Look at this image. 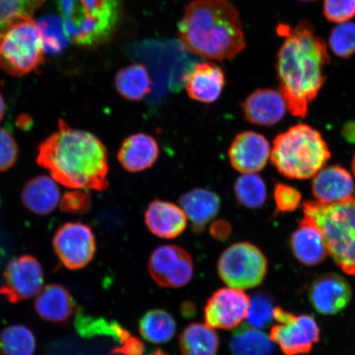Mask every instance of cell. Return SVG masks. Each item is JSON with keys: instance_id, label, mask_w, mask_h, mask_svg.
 Returning <instances> with one entry per match:
<instances>
[{"instance_id": "cell-1", "label": "cell", "mask_w": 355, "mask_h": 355, "mask_svg": "<svg viewBox=\"0 0 355 355\" xmlns=\"http://www.w3.org/2000/svg\"><path fill=\"white\" fill-rule=\"evenodd\" d=\"M277 32L285 38L277 55L279 93L294 116L305 118L310 104L325 84L329 52L308 21L302 20L295 26L279 24Z\"/></svg>"}, {"instance_id": "cell-2", "label": "cell", "mask_w": 355, "mask_h": 355, "mask_svg": "<svg viewBox=\"0 0 355 355\" xmlns=\"http://www.w3.org/2000/svg\"><path fill=\"white\" fill-rule=\"evenodd\" d=\"M37 163L58 184L71 189L109 187L107 152L92 133L75 130L60 119L58 130L39 146Z\"/></svg>"}, {"instance_id": "cell-3", "label": "cell", "mask_w": 355, "mask_h": 355, "mask_svg": "<svg viewBox=\"0 0 355 355\" xmlns=\"http://www.w3.org/2000/svg\"><path fill=\"white\" fill-rule=\"evenodd\" d=\"M186 50L204 59L233 60L246 47L241 16L229 0H193L179 24Z\"/></svg>"}, {"instance_id": "cell-4", "label": "cell", "mask_w": 355, "mask_h": 355, "mask_svg": "<svg viewBox=\"0 0 355 355\" xmlns=\"http://www.w3.org/2000/svg\"><path fill=\"white\" fill-rule=\"evenodd\" d=\"M331 157L321 132L305 123L291 127L273 141L270 159L279 174L291 180H309Z\"/></svg>"}, {"instance_id": "cell-5", "label": "cell", "mask_w": 355, "mask_h": 355, "mask_svg": "<svg viewBox=\"0 0 355 355\" xmlns=\"http://www.w3.org/2000/svg\"><path fill=\"white\" fill-rule=\"evenodd\" d=\"M304 218L320 230L328 254L349 276H355V193L335 203L307 201Z\"/></svg>"}, {"instance_id": "cell-6", "label": "cell", "mask_w": 355, "mask_h": 355, "mask_svg": "<svg viewBox=\"0 0 355 355\" xmlns=\"http://www.w3.org/2000/svg\"><path fill=\"white\" fill-rule=\"evenodd\" d=\"M57 3L67 37L79 46L105 43L121 19L119 0H57Z\"/></svg>"}, {"instance_id": "cell-7", "label": "cell", "mask_w": 355, "mask_h": 355, "mask_svg": "<svg viewBox=\"0 0 355 355\" xmlns=\"http://www.w3.org/2000/svg\"><path fill=\"white\" fill-rule=\"evenodd\" d=\"M44 53L41 30L33 19L17 21L0 35V68L12 76L37 71Z\"/></svg>"}, {"instance_id": "cell-8", "label": "cell", "mask_w": 355, "mask_h": 355, "mask_svg": "<svg viewBox=\"0 0 355 355\" xmlns=\"http://www.w3.org/2000/svg\"><path fill=\"white\" fill-rule=\"evenodd\" d=\"M268 261L259 247L248 242L235 243L222 252L217 272L228 287L248 290L259 286L268 273Z\"/></svg>"}, {"instance_id": "cell-9", "label": "cell", "mask_w": 355, "mask_h": 355, "mask_svg": "<svg viewBox=\"0 0 355 355\" xmlns=\"http://www.w3.org/2000/svg\"><path fill=\"white\" fill-rule=\"evenodd\" d=\"M273 318L277 324L270 329V338L286 355L309 354L320 340V328L309 315H295L277 307Z\"/></svg>"}, {"instance_id": "cell-10", "label": "cell", "mask_w": 355, "mask_h": 355, "mask_svg": "<svg viewBox=\"0 0 355 355\" xmlns=\"http://www.w3.org/2000/svg\"><path fill=\"white\" fill-rule=\"evenodd\" d=\"M53 245L61 263L72 270L85 268L92 261L96 250L95 235L90 226L81 222L61 226Z\"/></svg>"}, {"instance_id": "cell-11", "label": "cell", "mask_w": 355, "mask_h": 355, "mask_svg": "<svg viewBox=\"0 0 355 355\" xmlns=\"http://www.w3.org/2000/svg\"><path fill=\"white\" fill-rule=\"evenodd\" d=\"M150 277L159 286L181 288L193 277L194 266L189 252L179 246L163 245L155 250L148 261Z\"/></svg>"}, {"instance_id": "cell-12", "label": "cell", "mask_w": 355, "mask_h": 355, "mask_svg": "<svg viewBox=\"0 0 355 355\" xmlns=\"http://www.w3.org/2000/svg\"><path fill=\"white\" fill-rule=\"evenodd\" d=\"M250 302V297L242 290L219 288L208 299L204 309L207 325L213 329H234L245 320Z\"/></svg>"}, {"instance_id": "cell-13", "label": "cell", "mask_w": 355, "mask_h": 355, "mask_svg": "<svg viewBox=\"0 0 355 355\" xmlns=\"http://www.w3.org/2000/svg\"><path fill=\"white\" fill-rule=\"evenodd\" d=\"M43 284V269L39 261L32 256H21L7 266L0 294L11 303H17L37 296Z\"/></svg>"}, {"instance_id": "cell-14", "label": "cell", "mask_w": 355, "mask_h": 355, "mask_svg": "<svg viewBox=\"0 0 355 355\" xmlns=\"http://www.w3.org/2000/svg\"><path fill=\"white\" fill-rule=\"evenodd\" d=\"M269 141L254 131L239 133L229 150L230 164L242 174H256L265 168L270 157Z\"/></svg>"}, {"instance_id": "cell-15", "label": "cell", "mask_w": 355, "mask_h": 355, "mask_svg": "<svg viewBox=\"0 0 355 355\" xmlns=\"http://www.w3.org/2000/svg\"><path fill=\"white\" fill-rule=\"evenodd\" d=\"M352 291L346 279L337 274H325L311 285L309 300L319 313L331 316L347 307Z\"/></svg>"}, {"instance_id": "cell-16", "label": "cell", "mask_w": 355, "mask_h": 355, "mask_svg": "<svg viewBox=\"0 0 355 355\" xmlns=\"http://www.w3.org/2000/svg\"><path fill=\"white\" fill-rule=\"evenodd\" d=\"M241 106L247 121L264 127L281 122L287 110L281 93L272 88L257 89L247 97Z\"/></svg>"}, {"instance_id": "cell-17", "label": "cell", "mask_w": 355, "mask_h": 355, "mask_svg": "<svg viewBox=\"0 0 355 355\" xmlns=\"http://www.w3.org/2000/svg\"><path fill=\"white\" fill-rule=\"evenodd\" d=\"M184 80L190 98L202 103L210 104L218 100L225 86L223 69L211 62L195 64Z\"/></svg>"}, {"instance_id": "cell-18", "label": "cell", "mask_w": 355, "mask_h": 355, "mask_svg": "<svg viewBox=\"0 0 355 355\" xmlns=\"http://www.w3.org/2000/svg\"><path fill=\"white\" fill-rule=\"evenodd\" d=\"M312 193L315 201L319 202L344 201L355 193L353 177L340 166H325L313 177Z\"/></svg>"}, {"instance_id": "cell-19", "label": "cell", "mask_w": 355, "mask_h": 355, "mask_svg": "<svg viewBox=\"0 0 355 355\" xmlns=\"http://www.w3.org/2000/svg\"><path fill=\"white\" fill-rule=\"evenodd\" d=\"M145 223L155 236L172 239L184 232L188 218L181 207L157 199L150 203L145 212Z\"/></svg>"}, {"instance_id": "cell-20", "label": "cell", "mask_w": 355, "mask_h": 355, "mask_svg": "<svg viewBox=\"0 0 355 355\" xmlns=\"http://www.w3.org/2000/svg\"><path fill=\"white\" fill-rule=\"evenodd\" d=\"M159 146L153 136L139 132L123 140L118 152V161L128 172L148 170L159 157Z\"/></svg>"}, {"instance_id": "cell-21", "label": "cell", "mask_w": 355, "mask_h": 355, "mask_svg": "<svg viewBox=\"0 0 355 355\" xmlns=\"http://www.w3.org/2000/svg\"><path fill=\"white\" fill-rule=\"evenodd\" d=\"M290 244L295 259L305 266L320 264L328 255L320 230L304 219L300 221L299 228L292 234Z\"/></svg>"}, {"instance_id": "cell-22", "label": "cell", "mask_w": 355, "mask_h": 355, "mask_svg": "<svg viewBox=\"0 0 355 355\" xmlns=\"http://www.w3.org/2000/svg\"><path fill=\"white\" fill-rule=\"evenodd\" d=\"M180 206L192 224L193 232H202L207 225L218 214L220 199L212 191L196 189L186 193L180 198Z\"/></svg>"}, {"instance_id": "cell-23", "label": "cell", "mask_w": 355, "mask_h": 355, "mask_svg": "<svg viewBox=\"0 0 355 355\" xmlns=\"http://www.w3.org/2000/svg\"><path fill=\"white\" fill-rule=\"evenodd\" d=\"M52 177L42 175L28 182L21 192V201L37 215H47L60 202V190Z\"/></svg>"}, {"instance_id": "cell-24", "label": "cell", "mask_w": 355, "mask_h": 355, "mask_svg": "<svg viewBox=\"0 0 355 355\" xmlns=\"http://www.w3.org/2000/svg\"><path fill=\"white\" fill-rule=\"evenodd\" d=\"M35 310L44 320L62 322L72 316L74 303L68 291L59 285L42 288L35 302Z\"/></svg>"}, {"instance_id": "cell-25", "label": "cell", "mask_w": 355, "mask_h": 355, "mask_svg": "<svg viewBox=\"0 0 355 355\" xmlns=\"http://www.w3.org/2000/svg\"><path fill=\"white\" fill-rule=\"evenodd\" d=\"M182 355H217L218 334L206 323H192L180 336Z\"/></svg>"}, {"instance_id": "cell-26", "label": "cell", "mask_w": 355, "mask_h": 355, "mask_svg": "<svg viewBox=\"0 0 355 355\" xmlns=\"http://www.w3.org/2000/svg\"><path fill=\"white\" fill-rule=\"evenodd\" d=\"M115 87L124 99L137 101L144 99L152 89V80L144 65L133 64L119 71Z\"/></svg>"}, {"instance_id": "cell-27", "label": "cell", "mask_w": 355, "mask_h": 355, "mask_svg": "<svg viewBox=\"0 0 355 355\" xmlns=\"http://www.w3.org/2000/svg\"><path fill=\"white\" fill-rule=\"evenodd\" d=\"M139 331L143 338L150 343L165 344L175 336L176 322L166 310H150L141 318Z\"/></svg>"}, {"instance_id": "cell-28", "label": "cell", "mask_w": 355, "mask_h": 355, "mask_svg": "<svg viewBox=\"0 0 355 355\" xmlns=\"http://www.w3.org/2000/svg\"><path fill=\"white\" fill-rule=\"evenodd\" d=\"M232 355H272L274 343L259 329L242 326L235 331L230 344Z\"/></svg>"}, {"instance_id": "cell-29", "label": "cell", "mask_w": 355, "mask_h": 355, "mask_svg": "<svg viewBox=\"0 0 355 355\" xmlns=\"http://www.w3.org/2000/svg\"><path fill=\"white\" fill-rule=\"evenodd\" d=\"M35 348L33 332L24 325L8 327L0 334L1 355H34Z\"/></svg>"}, {"instance_id": "cell-30", "label": "cell", "mask_w": 355, "mask_h": 355, "mask_svg": "<svg viewBox=\"0 0 355 355\" xmlns=\"http://www.w3.org/2000/svg\"><path fill=\"white\" fill-rule=\"evenodd\" d=\"M234 190L238 202L248 209H259L268 198L265 182L257 174H243L235 181Z\"/></svg>"}, {"instance_id": "cell-31", "label": "cell", "mask_w": 355, "mask_h": 355, "mask_svg": "<svg viewBox=\"0 0 355 355\" xmlns=\"http://www.w3.org/2000/svg\"><path fill=\"white\" fill-rule=\"evenodd\" d=\"M46 0H0V35L15 22L33 19Z\"/></svg>"}, {"instance_id": "cell-32", "label": "cell", "mask_w": 355, "mask_h": 355, "mask_svg": "<svg viewBox=\"0 0 355 355\" xmlns=\"http://www.w3.org/2000/svg\"><path fill=\"white\" fill-rule=\"evenodd\" d=\"M329 47L337 57L348 59L355 54V24L345 21L331 30Z\"/></svg>"}, {"instance_id": "cell-33", "label": "cell", "mask_w": 355, "mask_h": 355, "mask_svg": "<svg viewBox=\"0 0 355 355\" xmlns=\"http://www.w3.org/2000/svg\"><path fill=\"white\" fill-rule=\"evenodd\" d=\"M273 303L268 295L263 292L256 293L250 298L247 321L248 325L256 329H263L274 320Z\"/></svg>"}, {"instance_id": "cell-34", "label": "cell", "mask_w": 355, "mask_h": 355, "mask_svg": "<svg viewBox=\"0 0 355 355\" xmlns=\"http://www.w3.org/2000/svg\"><path fill=\"white\" fill-rule=\"evenodd\" d=\"M78 328L83 335H105L112 336L123 344L131 336L130 331L124 329L116 322H106L103 320H92V318H78Z\"/></svg>"}, {"instance_id": "cell-35", "label": "cell", "mask_w": 355, "mask_h": 355, "mask_svg": "<svg viewBox=\"0 0 355 355\" xmlns=\"http://www.w3.org/2000/svg\"><path fill=\"white\" fill-rule=\"evenodd\" d=\"M323 13L334 24L349 21L355 17V0H324Z\"/></svg>"}, {"instance_id": "cell-36", "label": "cell", "mask_w": 355, "mask_h": 355, "mask_svg": "<svg viewBox=\"0 0 355 355\" xmlns=\"http://www.w3.org/2000/svg\"><path fill=\"white\" fill-rule=\"evenodd\" d=\"M273 198L277 213L295 211L301 203L302 195L298 189L279 183L275 185Z\"/></svg>"}, {"instance_id": "cell-37", "label": "cell", "mask_w": 355, "mask_h": 355, "mask_svg": "<svg viewBox=\"0 0 355 355\" xmlns=\"http://www.w3.org/2000/svg\"><path fill=\"white\" fill-rule=\"evenodd\" d=\"M87 190L68 191L60 199V209L64 212L83 214L91 209L92 200Z\"/></svg>"}, {"instance_id": "cell-38", "label": "cell", "mask_w": 355, "mask_h": 355, "mask_svg": "<svg viewBox=\"0 0 355 355\" xmlns=\"http://www.w3.org/2000/svg\"><path fill=\"white\" fill-rule=\"evenodd\" d=\"M17 153L19 149L13 137L0 128V172L6 171L15 165Z\"/></svg>"}, {"instance_id": "cell-39", "label": "cell", "mask_w": 355, "mask_h": 355, "mask_svg": "<svg viewBox=\"0 0 355 355\" xmlns=\"http://www.w3.org/2000/svg\"><path fill=\"white\" fill-rule=\"evenodd\" d=\"M144 352L145 347L143 343L132 336L124 341L119 347L112 350L113 354L119 355H144Z\"/></svg>"}, {"instance_id": "cell-40", "label": "cell", "mask_w": 355, "mask_h": 355, "mask_svg": "<svg viewBox=\"0 0 355 355\" xmlns=\"http://www.w3.org/2000/svg\"><path fill=\"white\" fill-rule=\"evenodd\" d=\"M211 234L213 237L219 241H225L228 239L230 234H232V227L228 222L224 220H218L214 222L211 227Z\"/></svg>"}, {"instance_id": "cell-41", "label": "cell", "mask_w": 355, "mask_h": 355, "mask_svg": "<svg viewBox=\"0 0 355 355\" xmlns=\"http://www.w3.org/2000/svg\"><path fill=\"white\" fill-rule=\"evenodd\" d=\"M341 135L345 140L350 144H355V121L345 123L341 130Z\"/></svg>"}, {"instance_id": "cell-42", "label": "cell", "mask_w": 355, "mask_h": 355, "mask_svg": "<svg viewBox=\"0 0 355 355\" xmlns=\"http://www.w3.org/2000/svg\"><path fill=\"white\" fill-rule=\"evenodd\" d=\"M6 102H4L3 97L2 96L1 93H0V122H1L4 116V114H6Z\"/></svg>"}, {"instance_id": "cell-43", "label": "cell", "mask_w": 355, "mask_h": 355, "mask_svg": "<svg viewBox=\"0 0 355 355\" xmlns=\"http://www.w3.org/2000/svg\"><path fill=\"white\" fill-rule=\"evenodd\" d=\"M149 355H168V354L163 352L162 350L158 349L155 350L153 353L149 354Z\"/></svg>"}, {"instance_id": "cell-44", "label": "cell", "mask_w": 355, "mask_h": 355, "mask_svg": "<svg viewBox=\"0 0 355 355\" xmlns=\"http://www.w3.org/2000/svg\"><path fill=\"white\" fill-rule=\"evenodd\" d=\"M352 167L353 174L355 178V154H354L353 159H352Z\"/></svg>"}, {"instance_id": "cell-45", "label": "cell", "mask_w": 355, "mask_h": 355, "mask_svg": "<svg viewBox=\"0 0 355 355\" xmlns=\"http://www.w3.org/2000/svg\"><path fill=\"white\" fill-rule=\"evenodd\" d=\"M301 2H313L317 1V0H300Z\"/></svg>"}]
</instances>
